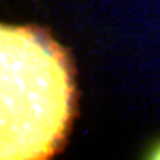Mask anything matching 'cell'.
Segmentation results:
<instances>
[{
  "label": "cell",
  "mask_w": 160,
  "mask_h": 160,
  "mask_svg": "<svg viewBox=\"0 0 160 160\" xmlns=\"http://www.w3.org/2000/svg\"><path fill=\"white\" fill-rule=\"evenodd\" d=\"M152 158H160V145L154 150V155H152Z\"/></svg>",
  "instance_id": "7a4b0ae2"
},
{
  "label": "cell",
  "mask_w": 160,
  "mask_h": 160,
  "mask_svg": "<svg viewBox=\"0 0 160 160\" xmlns=\"http://www.w3.org/2000/svg\"><path fill=\"white\" fill-rule=\"evenodd\" d=\"M0 157L44 158L59 147L72 114V82L61 48L31 28L2 26Z\"/></svg>",
  "instance_id": "6da1fadb"
}]
</instances>
